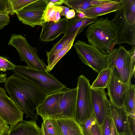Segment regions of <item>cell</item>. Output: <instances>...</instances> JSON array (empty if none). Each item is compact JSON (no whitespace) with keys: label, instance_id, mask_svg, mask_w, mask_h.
<instances>
[{"label":"cell","instance_id":"cell-1","mask_svg":"<svg viewBox=\"0 0 135 135\" xmlns=\"http://www.w3.org/2000/svg\"><path fill=\"white\" fill-rule=\"evenodd\" d=\"M9 97L24 113L36 122L38 114L35 107L41 104L47 95L44 91L26 79L13 74L7 78L4 85Z\"/></svg>","mask_w":135,"mask_h":135},{"label":"cell","instance_id":"cell-2","mask_svg":"<svg viewBox=\"0 0 135 135\" xmlns=\"http://www.w3.org/2000/svg\"><path fill=\"white\" fill-rule=\"evenodd\" d=\"M121 8L111 21L115 33L116 44L135 45V0H121Z\"/></svg>","mask_w":135,"mask_h":135},{"label":"cell","instance_id":"cell-3","mask_svg":"<svg viewBox=\"0 0 135 135\" xmlns=\"http://www.w3.org/2000/svg\"><path fill=\"white\" fill-rule=\"evenodd\" d=\"M85 35L89 44L106 55L109 54L116 45L114 28L107 17H101L89 25Z\"/></svg>","mask_w":135,"mask_h":135},{"label":"cell","instance_id":"cell-4","mask_svg":"<svg viewBox=\"0 0 135 135\" xmlns=\"http://www.w3.org/2000/svg\"><path fill=\"white\" fill-rule=\"evenodd\" d=\"M14 74L35 84L46 93L51 94L67 88L54 75L46 71L38 70L27 66L16 65Z\"/></svg>","mask_w":135,"mask_h":135},{"label":"cell","instance_id":"cell-5","mask_svg":"<svg viewBox=\"0 0 135 135\" xmlns=\"http://www.w3.org/2000/svg\"><path fill=\"white\" fill-rule=\"evenodd\" d=\"M108 66L111 68L112 74L120 81L131 83L134 76L135 65L129 51L123 46L114 49L108 55Z\"/></svg>","mask_w":135,"mask_h":135},{"label":"cell","instance_id":"cell-6","mask_svg":"<svg viewBox=\"0 0 135 135\" xmlns=\"http://www.w3.org/2000/svg\"><path fill=\"white\" fill-rule=\"evenodd\" d=\"M8 44L15 48L18 52L20 59L26 62L27 66L46 71L47 65L38 56L37 49L30 45L22 35L12 34Z\"/></svg>","mask_w":135,"mask_h":135},{"label":"cell","instance_id":"cell-7","mask_svg":"<svg viewBox=\"0 0 135 135\" xmlns=\"http://www.w3.org/2000/svg\"><path fill=\"white\" fill-rule=\"evenodd\" d=\"M74 46L82 62L98 74L108 66V55L104 54L94 46L78 40Z\"/></svg>","mask_w":135,"mask_h":135},{"label":"cell","instance_id":"cell-8","mask_svg":"<svg viewBox=\"0 0 135 135\" xmlns=\"http://www.w3.org/2000/svg\"><path fill=\"white\" fill-rule=\"evenodd\" d=\"M76 109L74 118L80 124L93 113L91 85L90 81L83 75L78 78Z\"/></svg>","mask_w":135,"mask_h":135},{"label":"cell","instance_id":"cell-9","mask_svg":"<svg viewBox=\"0 0 135 135\" xmlns=\"http://www.w3.org/2000/svg\"><path fill=\"white\" fill-rule=\"evenodd\" d=\"M47 4V0H36L16 13L18 20L23 24L33 28L37 25L42 26Z\"/></svg>","mask_w":135,"mask_h":135},{"label":"cell","instance_id":"cell-10","mask_svg":"<svg viewBox=\"0 0 135 135\" xmlns=\"http://www.w3.org/2000/svg\"><path fill=\"white\" fill-rule=\"evenodd\" d=\"M0 87V116L10 125V128L23 120L24 113Z\"/></svg>","mask_w":135,"mask_h":135},{"label":"cell","instance_id":"cell-11","mask_svg":"<svg viewBox=\"0 0 135 135\" xmlns=\"http://www.w3.org/2000/svg\"><path fill=\"white\" fill-rule=\"evenodd\" d=\"M104 89L91 88L93 114L98 125L100 126L105 117H111L110 104Z\"/></svg>","mask_w":135,"mask_h":135},{"label":"cell","instance_id":"cell-12","mask_svg":"<svg viewBox=\"0 0 135 135\" xmlns=\"http://www.w3.org/2000/svg\"><path fill=\"white\" fill-rule=\"evenodd\" d=\"M77 87L68 88L62 90L58 114L55 119L59 118L74 117L76 104Z\"/></svg>","mask_w":135,"mask_h":135},{"label":"cell","instance_id":"cell-13","mask_svg":"<svg viewBox=\"0 0 135 135\" xmlns=\"http://www.w3.org/2000/svg\"><path fill=\"white\" fill-rule=\"evenodd\" d=\"M62 90L47 95L42 102L35 107L36 113L43 120L48 118L54 119L58 114Z\"/></svg>","mask_w":135,"mask_h":135},{"label":"cell","instance_id":"cell-14","mask_svg":"<svg viewBox=\"0 0 135 135\" xmlns=\"http://www.w3.org/2000/svg\"><path fill=\"white\" fill-rule=\"evenodd\" d=\"M132 84L131 83H122L112 74L107 88V94L109 97L110 103L119 107L123 106L126 93Z\"/></svg>","mask_w":135,"mask_h":135},{"label":"cell","instance_id":"cell-15","mask_svg":"<svg viewBox=\"0 0 135 135\" xmlns=\"http://www.w3.org/2000/svg\"><path fill=\"white\" fill-rule=\"evenodd\" d=\"M68 20L66 18L56 22L49 21L44 22L39 38L42 41H52L60 35L64 33L68 25Z\"/></svg>","mask_w":135,"mask_h":135},{"label":"cell","instance_id":"cell-16","mask_svg":"<svg viewBox=\"0 0 135 135\" xmlns=\"http://www.w3.org/2000/svg\"><path fill=\"white\" fill-rule=\"evenodd\" d=\"M121 0H102L100 3L83 12L84 13L85 18H94L115 12L121 8Z\"/></svg>","mask_w":135,"mask_h":135},{"label":"cell","instance_id":"cell-17","mask_svg":"<svg viewBox=\"0 0 135 135\" xmlns=\"http://www.w3.org/2000/svg\"><path fill=\"white\" fill-rule=\"evenodd\" d=\"M110 112L111 117L118 133L132 135L128 124V115L124 107L117 106L111 103Z\"/></svg>","mask_w":135,"mask_h":135},{"label":"cell","instance_id":"cell-18","mask_svg":"<svg viewBox=\"0 0 135 135\" xmlns=\"http://www.w3.org/2000/svg\"><path fill=\"white\" fill-rule=\"evenodd\" d=\"M9 130V135H41L40 128L32 120L19 121Z\"/></svg>","mask_w":135,"mask_h":135},{"label":"cell","instance_id":"cell-19","mask_svg":"<svg viewBox=\"0 0 135 135\" xmlns=\"http://www.w3.org/2000/svg\"><path fill=\"white\" fill-rule=\"evenodd\" d=\"M62 135H83L80 124L74 117L56 119Z\"/></svg>","mask_w":135,"mask_h":135},{"label":"cell","instance_id":"cell-20","mask_svg":"<svg viewBox=\"0 0 135 135\" xmlns=\"http://www.w3.org/2000/svg\"><path fill=\"white\" fill-rule=\"evenodd\" d=\"M98 19V17L90 18H80L76 15L75 17L68 20V25L64 34V36L75 33L79 34L84 28Z\"/></svg>","mask_w":135,"mask_h":135},{"label":"cell","instance_id":"cell-21","mask_svg":"<svg viewBox=\"0 0 135 135\" xmlns=\"http://www.w3.org/2000/svg\"><path fill=\"white\" fill-rule=\"evenodd\" d=\"M112 74L111 68L108 66L100 72L97 78L91 85L93 89L107 88Z\"/></svg>","mask_w":135,"mask_h":135},{"label":"cell","instance_id":"cell-22","mask_svg":"<svg viewBox=\"0 0 135 135\" xmlns=\"http://www.w3.org/2000/svg\"><path fill=\"white\" fill-rule=\"evenodd\" d=\"M101 0H65L64 4L76 11L83 12L97 5Z\"/></svg>","mask_w":135,"mask_h":135},{"label":"cell","instance_id":"cell-23","mask_svg":"<svg viewBox=\"0 0 135 135\" xmlns=\"http://www.w3.org/2000/svg\"><path fill=\"white\" fill-rule=\"evenodd\" d=\"M47 1L48 4L44 15V22H56L61 19L60 14L62 9L60 6H54L49 0Z\"/></svg>","mask_w":135,"mask_h":135},{"label":"cell","instance_id":"cell-24","mask_svg":"<svg viewBox=\"0 0 135 135\" xmlns=\"http://www.w3.org/2000/svg\"><path fill=\"white\" fill-rule=\"evenodd\" d=\"M135 89L132 84L128 89L124 98L123 106L128 115L135 118Z\"/></svg>","mask_w":135,"mask_h":135},{"label":"cell","instance_id":"cell-25","mask_svg":"<svg viewBox=\"0 0 135 135\" xmlns=\"http://www.w3.org/2000/svg\"><path fill=\"white\" fill-rule=\"evenodd\" d=\"M79 35L75 33L67 36H64L57 43L55 44L49 52L46 51L47 60L57 53L64 47L68 45L74 38Z\"/></svg>","mask_w":135,"mask_h":135},{"label":"cell","instance_id":"cell-26","mask_svg":"<svg viewBox=\"0 0 135 135\" xmlns=\"http://www.w3.org/2000/svg\"><path fill=\"white\" fill-rule=\"evenodd\" d=\"M75 39H73L68 45L47 60L48 64L46 67L47 71L50 72L59 61L71 49Z\"/></svg>","mask_w":135,"mask_h":135},{"label":"cell","instance_id":"cell-27","mask_svg":"<svg viewBox=\"0 0 135 135\" xmlns=\"http://www.w3.org/2000/svg\"><path fill=\"white\" fill-rule=\"evenodd\" d=\"M36 0H7L8 15H13Z\"/></svg>","mask_w":135,"mask_h":135},{"label":"cell","instance_id":"cell-28","mask_svg":"<svg viewBox=\"0 0 135 135\" xmlns=\"http://www.w3.org/2000/svg\"><path fill=\"white\" fill-rule=\"evenodd\" d=\"M100 127L102 135H118L113 120L110 116H107Z\"/></svg>","mask_w":135,"mask_h":135},{"label":"cell","instance_id":"cell-29","mask_svg":"<svg viewBox=\"0 0 135 135\" xmlns=\"http://www.w3.org/2000/svg\"><path fill=\"white\" fill-rule=\"evenodd\" d=\"M46 129L50 135H62L56 119L48 118L43 120Z\"/></svg>","mask_w":135,"mask_h":135},{"label":"cell","instance_id":"cell-30","mask_svg":"<svg viewBox=\"0 0 135 135\" xmlns=\"http://www.w3.org/2000/svg\"><path fill=\"white\" fill-rule=\"evenodd\" d=\"M96 123V120L92 113L88 118L80 122V124L83 135H88L92 126Z\"/></svg>","mask_w":135,"mask_h":135},{"label":"cell","instance_id":"cell-31","mask_svg":"<svg viewBox=\"0 0 135 135\" xmlns=\"http://www.w3.org/2000/svg\"><path fill=\"white\" fill-rule=\"evenodd\" d=\"M16 65L6 58L0 56V71L5 72L7 70H13Z\"/></svg>","mask_w":135,"mask_h":135},{"label":"cell","instance_id":"cell-32","mask_svg":"<svg viewBox=\"0 0 135 135\" xmlns=\"http://www.w3.org/2000/svg\"><path fill=\"white\" fill-rule=\"evenodd\" d=\"M10 22L8 15L0 13V30L8 25Z\"/></svg>","mask_w":135,"mask_h":135},{"label":"cell","instance_id":"cell-33","mask_svg":"<svg viewBox=\"0 0 135 135\" xmlns=\"http://www.w3.org/2000/svg\"><path fill=\"white\" fill-rule=\"evenodd\" d=\"M9 126L6 122L0 116V135H2L9 131Z\"/></svg>","mask_w":135,"mask_h":135},{"label":"cell","instance_id":"cell-34","mask_svg":"<svg viewBox=\"0 0 135 135\" xmlns=\"http://www.w3.org/2000/svg\"><path fill=\"white\" fill-rule=\"evenodd\" d=\"M88 135H102L100 128L97 123L92 126Z\"/></svg>","mask_w":135,"mask_h":135},{"label":"cell","instance_id":"cell-35","mask_svg":"<svg viewBox=\"0 0 135 135\" xmlns=\"http://www.w3.org/2000/svg\"><path fill=\"white\" fill-rule=\"evenodd\" d=\"M135 118L130 115H128V124L132 135H135Z\"/></svg>","mask_w":135,"mask_h":135},{"label":"cell","instance_id":"cell-36","mask_svg":"<svg viewBox=\"0 0 135 135\" xmlns=\"http://www.w3.org/2000/svg\"><path fill=\"white\" fill-rule=\"evenodd\" d=\"M7 6V0H0V13L8 15Z\"/></svg>","mask_w":135,"mask_h":135},{"label":"cell","instance_id":"cell-37","mask_svg":"<svg viewBox=\"0 0 135 135\" xmlns=\"http://www.w3.org/2000/svg\"><path fill=\"white\" fill-rule=\"evenodd\" d=\"M76 15V12L73 9H70L66 14L65 17L67 19H70L74 18Z\"/></svg>","mask_w":135,"mask_h":135},{"label":"cell","instance_id":"cell-38","mask_svg":"<svg viewBox=\"0 0 135 135\" xmlns=\"http://www.w3.org/2000/svg\"><path fill=\"white\" fill-rule=\"evenodd\" d=\"M132 57V61L135 64V46H133L131 49L129 51Z\"/></svg>","mask_w":135,"mask_h":135},{"label":"cell","instance_id":"cell-39","mask_svg":"<svg viewBox=\"0 0 135 135\" xmlns=\"http://www.w3.org/2000/svg\"><path fill=\"white\" fill-rule=\"evenodd\" d=\"M54 6H59L64 3L65 0H49Z\"/></svg>","mask_w":135,"mask_h":135},{"label":"cell","instance_id":"cell-40","mask_svg":"<svg viewBox=\"0 0 135 135\" xmlns=\"http://www.w3.org/2000/svg\"><path fill=\"white\" fill-rule=\"evenodd\" d=\"M40 132L41 135H50L47 131L43 122L42 123Z\"/></svg>","mask_w":135,"mask_h":135},{"label":"cell","instance_id":"cell-41","mask_svg":"<svg viewBox=\"0 0 135 135\" xmlns=\"http://www.w3.org/2000/svg\"><path fill=\"white\" fill-rule=\"evenodd\" d=\"M60 6L62 9L60 14V15L65 16L68 12L70 10L69 8L67 7L63 6Z\"/></svg>","mask_w":135,"mask_h":135},{"label":"cell","instance_id":"cell-42","mask_svg":"<svg viewBox=\"0 0 135 135\" xmlns=\"http://www.w3.org/2000/svg\"><path fill=\"white\" fill-rule=\"evenodd\" d=\"M6 75V74H3L1 73L0 74V83L6 82L7 79Z\"/></svg>","mask_w":135,"mask_h":135},{"label":"cell","instance_id":"cell-43","mask_svg":"<svg viewBox=\"0 0 135 135\" xmlns=\"http://www.w3.org/2000/svg\"><path fill=\"white\" fill-rule=\"evenodd\" d=\"M76 15L79 18H85L84 13L82 12H76Z\"/></svg>","mask_w":135,"mask_h":135},{"label":"cell","instance_id":"cell-44","mask_svg":"<svg viewBox=\"0 0 135 135\" xmlns=\"http://www.w3.org/2000/svg\"><path fill=\"white\" fill-rule=\"evenodd\" d=\"M9 131L7 132H6L4 134H3L2 135H9Z\"/></svg>","mask_w":135,"mask_h":135},{"label":"cell","instance_id":"cell-45","mask_svg":"<svg viewBox=\"0 0 135 135\" xmlns=\"http://www.w3.org/2000/svg\"><path fill=\"white\" fill-rule=\"evenodd\" d=\"M118 135H121L118 133Z\"/></svg>","mask_w":135,"mask_h":135}]
</instances>
